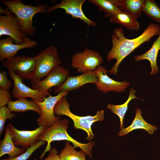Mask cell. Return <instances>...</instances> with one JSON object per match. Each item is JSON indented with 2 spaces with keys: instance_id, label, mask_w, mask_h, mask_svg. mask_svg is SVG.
Masks as SVG:
<instances>
[{
  "instance_id": "1",
  "label": "cell",
  "mask_w": 160,
  "mask_h": 160,
  "mask_svg": "<svg viewBox=\"0 0 160 160\" xmlns=\"http://www.w3.org/2000/svg\"><path fill=\"white\" fill-rule=\"evenodd\" d=\"M160 33V25L152 23L140 35L129 39L125 36L121 27L116 28L112 35V47L107 53L106 57L108 61L115 59L116 61L108 72L116 75L119 65L125 58L141 44L149 42L153 36L159 35Z\"/></svg>"
},
{
  "instance_id": "2",
  "label": "cell",
  "mask_w": 160,
  "mask_h": 160,
  "mask_svg": "<svg viewBox=\"0 0 160 160\" xmlns=\"http://www.w3.org/2000/svg\"><path fill=\"white\" fill-rule=\"evenodd\" d=\"M68 121L66 119H59L51 126L48 127L39 136L38 140L47 143V146L40 156L41 159L51 148V143L53 141L65 140L71 142L75 148L79 147L87 156L92 159V147L95 142L90 141L87 143H80L71 137L68 134L67 129L68 128Z\"/></svg>"
},
{
  "instance_id": "3",
  "label": "cell",
  "mask_w": 160,
  "mask_h": 160,
  "mask_svg": "<svg viewBox=\"0 0 160 160\" xmlns=\"http://www.w3.org/2000/svg\"><path fill=\"white\" fill-rule=\"evenodd\" d=\"M1 2L13 13L18 20L22 32L27 36H32L36 31L33 25V18L36 14L46 13L48 7L46 4L36 6L24 4L21 0H3Z\"/></svg>"
},
{
  "instance_id": "4",
  "label": "cell",
  "mask_w": 160,
  "mask_h": 160,
  "mask_svg": "<svg viewBox=\"0 0 160 160\" xmlns=\"http://www.w3.org/2000/svg\"><path fill=\"white\" fill-rule=\"evenodd\" d=\"M69 106L65 96L62 97L55 106L54 109L55 114L68 117L73 120L74 127L85 131L87 134L86 139L89 141H91L94 139V134L92 129V125L95 122L104 120V111L102 110L98 111L93 116H80L72 113L70 109Z\"/></svg>"
},
{
  "instance_id": "5",
  "label": "cell",
  "mask_w": 160,
  "mask_h": 160,
  "mask_svg": "<svg viewBox=\"0 0 160 160\" xmlns=\"http://www.w3.org/2000/svg\"><path fill=\"white\" fill-rule=\"evenodd\" d=\"M33 57L36 62V67L31 79L32 84L41 80L60 66L61 63L58 50L54 45L47 47Z\"/></svg>"
},
{
  "instance_id": "6",
  "label": "cell",
  "mask_w": 160,
  "mask_h": 160,
  "mask_svg": "<svg viewBox=\"0 0 160 160\" xmlns=\"http://www.w3.org/2000/svg\"><path fill=\"white\" fill-rule=\"evenodd\" d=\"M102 56L97 51L85 48L75 53L71 59V66L80 73L93 72L103 62Z\"/></svg>"
},
{
  "instance_id": "7",
  "label": "cell",
  "mask_w": 160,
  "mask_h": 160,
  "mask_svg": "<svg viewBox=\"0 0 160 160\" xmlns=\"http://www.w3.org/2000/svg\"><path fill=\"white\" fill-rule=\"evenodd\" d=\"M0 15V36H8L12 38L16 44H22L30 39L22 31L17 18L9 9Z\"/></svg>"
},
{
  "instance_id": "8",
  "label": "cell",
  "mask_w": 160,
  "mask_h": 160,
  "mask_svg": "<svg viewBox=\"0 0 160 160\" xmlns=\"http://www.w3.org/2000/svg\"><path fill=\"white\" fill-rule=\"evenodd\" d=\"M2 65L25 79H31L36 67L33 57L15 56L2 62Z\"/></svg>"
},
{
  "instance_id": "9",
  "label": "cell",
  "mask_w": 160,
  "mask_h": 160,
  "mask_svg": "<svg viewBox=\"0 0 160 160\" xmlns=\"http://www.w3.org/2000/svg\"><path fill=\"white\" fill-rule=\"evenodd\" d=\"M68 94L67 92H62L56 95H50L45 98L43 101H34L39 105L41 113L36 119L38 126L48 127L56 122L60 119V116H56L54 112L55 105L57 101L62 97L66 96Z\"/></svg>"
},
{
  "instance_id": "10",
  "label": "cell",
  "mask_w": 160,
  "mask_h": 160,
  "mask_svg": "<svg viewBox=\"0 0 160 160\" xmlns=\"http://www.w3.org/2000/svg\"><path fill=\"white\" fill-rule=\"evenodd\" d=\"M8 70L9 76L14 81L12 95L15 98L18 99L21 97H29L35 101L42 102L51 95L50 92H43L26 86L23 83L21 77L11 70Z\"/></svg>"
},
{
  "instance_id": "11",
  "label": "cell",
  "mask_w": 160,
  "mask_h": 160,
  "mask_svg": "<svg viewBox=\"0 0 160 160\" xmlns=\"http://www.w3.org/2000/svg\"><path fill=\"white\" fill-rule=\"evenodd\" d=\"M85 1V0H62L60 3L48 7L46 13L62 9L66 14L70 15L73 18L81 20L88 26H95L97 23L88 18L83 12L82 7Z\"/></svg>"
},
{
  "instance_id": "12",
  "label": "cell",
  "mask_w": 160,
  "mask_h": 160,
  "mask_svg": "<svg viewBox=\"0 0 160 160\" xmlns=\"http://www.w3.org/2000/svg\"><path fill=\"white\" fill-rule=\"evenodd\" d=\"M8 125L15 145L21 147L25 150L37 142L39 135L48 127L40 126L32 130H21L17 129L10 123Z\"/></svg>"
},
{
  "instance_id": "13",
  "label": "cell",
  "mask_w": 160,
  "mask_h": 160,
  "mask_svg": "<svg viewBox=\"0 0 160 160\" xmlns=\"http://www.w3.org/2000/svg\"><path fill=\"white\" fill-rule=\"evenodd\" d=\"M94 71L97 78L96 87L105 93L111 91L124 92L130 85L129 82L118 81L111 79L107 75L108 71L104 66H99Z\"/></svg>"
},
{
  "instance_id": "14",
  "label": "cell",
  "mask_w": 160,
  "mask_h": 160,
  "mask_svg": "<svg viewBox=\"0 0 160 160\" xmlns=\"http://www.w3.org/2000/svg\"><path fill=\"white\" fill-rule=\"evenodd\" d=\"M69 70L66 68L59 66L49 73L43 80L32 84V88L41 92L47 93L53 87L62 84L69 76Z\"/></svg>"
},
{
  "instance_id": "15",
  "label": "cell",
  "mask_w": 160,
  "mask_h": 160,
  "mask_svg": "<svg viewBox=\"0 0 160 160\" xmlns=\"http://www.w3.org/2000/svg\"><path fill=\"white\" fill-rule=\"evenodd\" d=\"M97 80L95 71L84 73L74 76H68L62 84L54 88L53 92L55 93L68 92L79 89L88 83L95 84Z\"/></svg>"
},
{
  "instance_id": "16",
  "label": "cell",
  "mask_w": 160,
  "mask_h": 160,
  "mask_svg": "<svg viewBox=\"0 0 160 160\" xmlns=\"http://www.w3.org/2000/svg\"><path fill=\"white\" fill-rule=\"evenodd\" d=\"M13 39L9 37L0 40V61L10 59L15 56L20 50L26 48H33L37 44L35 40L30 39L21 44H14Z\"/></svg>"
},
{
  "instance_id": "17",
  "label": "cell",
  "mask_w": 160,
  "mask_h": 160,
  "mask_svg": "<svg viewBox=\"0 0 160 160\" xmlns=\"http://www.w3.org/2000/svg\"><path fill=\"white\" fill-rule=\"evenodd\" d=\"M142 112L140 108H137L135 117L131 124L126 128H121L118 135L123 136L135 129H143L148 134H152L157 129V127L147 122L143 118Z\"/></svg>"
},
{
  "instance_id": "18",
  "label": "cell",
  "mask_w": 160,
  "mask_h": 160,
  "mask_svg": "<svg viewBox=\"0 0 160 160\" xmlns=\"http://www.w3.org/2000/svg\"><path fill=\"white\" fill-rule=\"evenodd\" d=\"M25 150L17 147L14 144L9 126L8 125L3 140L0 143V157L5 154L9 155V158L16 157L23 153Z\"/></svg>"
},
{
  "instance_id": "19",
  "label": "cell",
  "mask_w": 160,
  "mask_h": 160,
  "mask_svg": "<svg viewBox=\"0 0 160 160\" xmlns=\"http://www.w3.org/2000/svg\"><path fill=\"white\" fill-rule=\"evenodd\" d=\"M160 50V33L159 37L154 41L152 47L148 51L141 55L135 56L134 58L136 61L145 59L149 60L151 68L150 74H155L159 71L157 63V59Z\"/></svg>"
},
{
  "instance_id": "20",
  "label": "cell",
  "mask_w": 160,
  "mask_h": 160,
  "mask_svg": "<svg viewBox=\"0 0 160 160\" xmlns=\"http://www.w3.org/2000/svg\"><path fill=\"white\" fill-rule=\"evenodd\" d=\"M7 105L12 112H23L31 110L37 113L39 115L41 113L39 106L34 100L29 101L25 97L19 98L15 101L10 100Z\"/></svg>"
},
{
  "instance_id": "21",
  "label": "cell",
  "mask_w": 160,
  "mask_h": 160,
  "mask_svg": "<svg viewBox=\"0 0 160 160\" xmlns=\"http://www.w3.org/2000/svg\"><path fill=\"white\" fill-rule=\"evenodd\" d=\"M109 18L111 22L120 24L128 29L137 31L140 28V24L137 21V18L121 10L115 13Z\"/></svg>"
},
{
  "instance_id": "22",
  "label": "cell",
  "mask_w": 160,
  "mask_h": 160,
  "mask_svg": "<svg viewBox=\"0 0 160 160\" xmlns=\"http://www.w3.org/2000/svg\"><path fill=\"white\" fill-rule=\"evenodd\" d=\"M135 90L131 88L129 92V95L127 100L123 104L120 105H114L110 104L107 105V108L113 113L117 115L119 117L120 128H124L123 121L124 116L128 110V105L130 101L134 99H138L135 95Z\"/></svg>"
},
{
  "instance_id": "23",
  "label": "cell",
  "mask_w": 160,
  "mask_h": 160,
  "mask_svg": "<svg viewBox=\"0 0 160 160\" xmlns=\"http://www.w3.org/2000/svg\"><path fill=\"white\" fill-rule=\"evenodd\" d=\"M145 2L144 0H125L124 5L119 8L137 18L143 12Z\"/></svg>"
},
{
  "instance_id": "24",
  "label": "cell",
  "mask_w": 160,
  "mask_h": 160,
  "mask_svg": "<svg viewBox=\"0 0 160 160\" xmlns=\"http://www.w3.org/2000/svg\"><path fill=\"white\" fill-rule=\"evenodd\" d=\"M66 141L65 147L59 155L61 160H86L85 153L82 150L76 151L70 144Z\"/></svg>"
},
{
  "instance_id": "25",
  "label": "cell",
  "mask_w": 160,
  "mask_h": 160,
  "mask_svg": "<svg viewBox=\"0 0 160 160\" xmlns=\"http://www.w3.org/2000/svg\"><path fill=\"white\" fill-rule=\"evenodd\" d=\"M89 1L97 5L99 9L103 12L105 16L110 18L116 13L121 10L110 0H89Z\"/></svg>"
},
{
  "instance_id": "26",
  "label": "cell",
  "mask_w": 160,
  "mask_h": 160,
  "mask_svg": "<svg viewBox=\"0 0 160 160\" xmlns=\"http://www.w3.org/2000/svg\"><path fill=\"white\" fill-rule=\"evenodd\" d=\"M143 12L154 21L160 23V8L154 1L145 0Z\"/></svg>"
},
{
  "instance_id": "27",
  "label": "cell",
  "mask_w": 160,
  "mask_h": 160,
  "mask_svg": "<svg viewBox=\"0 0 160 160\" xmlns=\"http://www.w3.org/2000/svg\"><path fill=\"white\" fill-rule=\"evenodd\" d=\"M46 143L45 141L39 140L17 156L14 158H7L2 160H27L36 150Z\"/></svg>"
},
{
  "instance_id": "28",
  "label": "cell",
  "mask_w": 160,
  "mask_h": 160,
  "mask_svg": "<svg viewBox=\"0 0 160 160\" xmlns=\"http://www.w3.org/2000/svg\"><path fill=\"white\" fill-rule=\"evenodd\" d=\"M15 114L12 113L8 107L6 106L0 107V135H1L4 124L7 119H11L15 116Z\"/></svg>"
},
{
  "instance_id": "29",
  "label": "cell",
  "mask_w": 160,
  "mask_h": 160,
  "mask_svg": "<svg viewBox=\"0 0 160 160\" xmlns=\"http://www.w3.org/2000/svg\"><path fill=\"white\" fill-rule=\"evenodd\" d=\"M12 86V83L8 79L6 72L4 70L0 72V88L9 90Z\"/></svg>"
},
{
  "instance_id": "30",
  "label": "cell",
  "mask_w": 160,
  "mask_h": 160,
  "mask_svg": "<svg viewBox=\"0 0 160 160\" xmlns=\"http://www.w3.org/2000/svg\"><path fill=\"white\" fill-rule=\"evenodd\" d=\"M11 98V94L8 90L0 88V107L7 105Z\"/></svg>"
},
{
  "instance_id": "31",
  "label": "cell",
  "mask_w": 160,
  "mask_h": 160,
  "mask_svg": "<svg viewBox=\"0 0 160 160\" xmlns=\"http://www.w3.org/2000/svg\"><path fill=\"white\" fill-rule=\"evenodd\" d=\"M49 151L47 157L43 160H61L59 155L58 154V152L55 148H51ZM33 160H38L35 159Z\"/></svg>"
},
{
  "instance_id": "32",
  "label": "cell",
  "mask_w": 160,
  "mask_h": 160,
  "mask_svg": "<svg viewBox=\"0 0 160 160\" xmlns=\"http://www.w3.org/2000/svg\"></svg>"
}]
</instances>
